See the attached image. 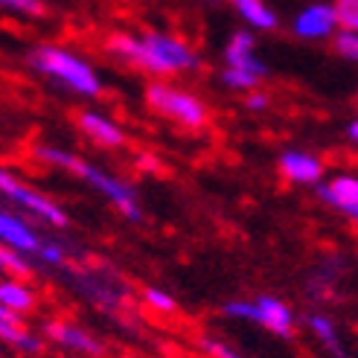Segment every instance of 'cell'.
<instances>
[{"label":"cell","mask_w":358,"mask_h":358,"mask_svg":"<svg viewBox=\"0 0 358 358\" xmlns=\"http://www.w3.org/2000/svg\"><path fill=\"white\" fill-rule=\"evenodd\" d=\"M111 50L125 62H131L149 73H181V70L199 67V56L175 35L149 32V35H114Z\"/></svg>","instance_id":"obj_1"},{"label":"cell","mask_w":358,"mask_h":358,"mask_svg":"<svg viewBox=\"0 0 358 358\" xmlns=\"http://www.w3.org/2000/svg\"><path fill=\"white\" fill-rule=\"evenodd\" d=\"M35 155H38L41 160H47V164H52V166H62V169H67V172H73L76 178H82L85 184H91L94 189H99L105 199L117 204L120 213H125V219H131V222H140V219H143L137 192H134L129 184H125V181H120V178L108 175L105 169L87 164V160L70 155V152H64V149H56V146H41Z\"/></svg>","instance_id":"obj_2"},{"label":"cell","mask_w":358,"mask_h":358,"mask_svg":"<svg viewBox=\"0 0 358 358\" xmlns=\"http://www.w3.org/2000/svg\"><path fill=\"white\" fill-rule=\"evenodd\" d=\"M32 67L41 70V73L52 76L56 82H62L70 91H76L82 96H96L102 91V82L96 76V70L87 64L85 59H79L76 52L62 50V47H41L29 56Z\"/></svg>","instance_id":"obj_3"},{"label":"cell","mask_w":358,"mask_h":358,"mask_svg":"<svg viewBox=\"0 0 358 358\" xmlns=\"http://www.w3.org/2000/svg\"><path fill=\"white\" fill-rule=\"evenodd\" d=\"M146 99H149V105H152L157 114H164V117H169L175 122H181V125H187V129H201V125L207 122L204 102L199 96L181 91V87L155 82L149 91H146Z\"/></svg>","instance_id":"obj_4"},{"label":"cell","mask_w":358,"mask_h":358,"mask_svg":"<svg viewBox=\"0 0 358 358\" xmlns=\"http://www.w3.org/2000/svg\"><path fill=\"white\" fill-rule=\"evenodd\" d=\"M224 315L242 317L250 324H259L265 329H271L280 338H292L294 332V315L277 297H257V300H230L224 306Z\"/></svg>","instance_id":"obj_5"},{"label":"cell","mask_w":358,"mask_h":358,"mask_svg":"<svg viewBox=\"0 0 358 358\" xmlns=\"http://www.w3.org/2000/svg\"><path fill=\"white\" fill-rule=\"evenodd\" d=\"M0 192L9 195V199H12L15 204H21L24 210H29L32 216L50 222L52 227H64V224H67V213H64L56 201H50L47 195H41L38 189L21 184V181H17V178H15L9 169H3V166H0Z\"/></svg>","instance_id":"obj_6"},{"label":"cell","mask_w":358,"mask_h":358,"mask_svg":"<svg viewBox=\"0 0 358 358\" xmlns=\"http://www.w3.org/2000/svg\"><path fill=\"white\" fill-rule=\"evenodd\" d=\"M0 245L38 257V254H41V248H44L47 242H44L38 234H35V227H32V224H27L24 219L12 216V213H3V210H0Z\"/></svg>","instance_id":"obj_7"},{"label":"cell","mask_w":358,"mask_h":358,"mask_svg":"<svg viewBox=\"0 0 358 358\" xmlns=\"http://www.w3.org/2000/svg\"><path fill=\"white\" fill-rule=\"evenodd\" d=\"M335 29H338V21H335V9L329 3H312L294 17V32L306 41L329 38Z\"/></svg>","instance_id":"obj_8"},{"label":"cell","mask_w":358,"mask_h":358,"mask_svg":"<svg viewBox=\"0 0 358 358\" xmlns=\"http://www.w3.org/2000/svg\"><path fill=\"white\" fill-rule=\"evenodd\" d=\"M317 195L335 210H341L344 216L350 219L358 216V178L355 175H335L332 181L317 187Z\"/></svg>","instance_id":"obj_9"},{"label":"cell","mask_w":358,"mask_h":358,"mask_svg":"<svg viewBox=\"0 0 358 358\" xmlns=\"http://www.w3.org/2000/svg\"><path fill=\"white\" fill-rule=\"evenodd\" d=\"M254 44H257L254 35H250L248 29H239V32H234V38H230L224 59H227V67H230V70H242V73H250V76L262 79L268 70H265V64L254 56Z\"/></svg>","instance_id":"obj_10"},{"label":"cell","mask_w":358,"mask_h":358,"mask_svg":"<svg viewBox=\"0 0 358 358\" xmlns=\"http://www.w3.org/2000/svg\"><path fill=\"white\" fill-rule=\"evenodd\" d=\"M280 172L294 184H317L324 178V160L309 152H282Z\"/></svg>","instance_id":"obj_11"},{"label":"cell","mask_w":358,"mask_h":358,"mask_svg":"<svg viewBox=\"0 0 358 358\" xmlns=\"http://www.w3.org/2000/svg\"><path fill=\"white\" fill-rule=\"evenodd\" d=\"M79 125H82V131L87 137H91L94 143H99V146H105V149H117V146L125 143V134H122L120 125L114 120H108V117L96 114V111H85L79 117Z\"/></svg>","instance_id":"obj_12"},{"label":"cell","mask_w":358,"mask_h":358,"mask_svg":"<svg viewBox=\"0 0 358 358\" xmlns=\"http://www.w3.org/2000/svg\"><path fill=\"white\" fill-rule=\"evenodd\" d=\"M44 332H47L56 344L70 347V350H76V352H87V355H99V352H102V344L94 341V335H87V332L79 329V327H70V324H59V320H52V324H47Z\"/></svg>","instance_id":"obj_13"},{"label":"cell","mask_w":358,"mask_h":358,"mask_svg":"<svg viewBox=\"0 0 358 358\" xmlns=\"http://www.w3.org/2000/svg\"><path fill=\"white\" fill-rule=\"evenodd\" d=\"M0 306L6 312L17 315V312H29L35 306V297L27 289L24 282H15V280H3L0 282Z\"/></svg>","instance_id":"obj_14"},{"label":"cell","mask_w":358,"mask_h":358,"mask_svg":"<svg viewBox=\"0 0 358 358\" xmlns=\"http://www.w3.org/2000/svg\"><path fill=\"white\" fill-rule=\"evenodd\" d=\"M234 6L250 27H257V29H274L277 27V15L268 9L262 0H234Z\"/></svg>","instance_id":"obj_15"},{"label":"cell","mask_w":358,"mask_h":358,"mask_svg":"<svg viewBox=\"0 0 358 358\" xmlns=\"http://www.w3.org/2000/svg\"><path fill=\"white\" fill-rule=\"evenodd\" d=\"M0 338H3V341H9L12 347H17V350H27V352L41 350L38 338L17 327V320H0Z\"/></svg>","instance_id":"obj_16"},{"label":"cell","mask_w":358,"mask_h":358,"mask_svg":"<svg viewBox=\"0 0 358 358\" xmlns=\"http://www.w3.org/2000/svg\"><path fill=\"white\" fill-rule=\"evenodd\" d=\"M309 327L317 332V338L324 341L338 358H344V350H341V344H338V335H335V324L329 317H324V315H312L309 317Z\"/></svg>","instance_id":"obj_17"},{"label":"cell","mask_w":358,"mask_h":358,"mask_svg":"<svg viewBox=\"0 0 358 358\" xmlns=\"http://www.w3.org/2000/svg\"><path fill=\"white\" fill-rule=\"evenodd\" d=\"M335 21L341 29H358V0H335Z\"/></svg>","instance_id":"obj_18"},{"label":"cell","mask_w":358,"mask_h":358,"mask_svg":"<svg viewBox=\"0 0 358 358\" xmlns=\"http://www.w3.org/2000/svg\"><path fill=\"white\" fill-rule=\"evenodd\" d=\"M335 47H338V52H341L344 59L355 62L358 59V32L341 29V32H338V38H335Z\"/></svg>","instance_id":"obj_19"},{"label":"cell","mask_w":358,"mask_h":358,"mask_svg":"<svg viewBox=\"0 0 358 358\" xmlns=\"http://www.w3.org/2000/svg\"><path fill=\"white\" fill-rule=\"evenodd\" d=\"M146 303H149V306H155L157 312H175L178 309L175 297H169L164 289H146Z\"/></svg>","instance_id":"obj_20"},{"label":"cell","mask_w":358,"mask_h":358,"mask_svg":"<svg viewBox=\"0 0 358 358\" xmlns=\"http://www.w3.org/2000/svg\"><path fill=\"white\" fill-rule=\"evenodd\" d=\"M0 268H6V271H15V274H24L29 265H27L21 257H17L15 250H9V248L0 245Z\"/></svg>","instance_id":"obj_21"},{"label":"cell","mask_w":358,"mask_h":358,"mask_svg":"<svg viewBox=\"0 0 358 358\" xmlns=\"http://www.w3.org/2000/svg\"><path fill=\"white\" fill-rule=\"evenodd\" d=\"M3 9H12V12H24V15H41L44 6L41 0H0Z\"/></svg>","instance_id":"obj_22"},{"label":"cell","mask_w":358,"mask_h":358,"mask_svg":"<svg viewBox=\"0 0 358 358\" xmlns=\"http://www.w3.org/2000/svg\"><path fill=\"white\" fill-rule=\"evenodd\" d=\"M201 347H204V352H207V355H213V358H245L242 352L230 350V347H227V344H222V341H210V338H204Z\"/></svg>","instance_id":"obj_23"},{"label":"cell","mask_w":358,"mask_h":358,"mask_svg":"<svg viewBox=\"0 0 358 358\" xmlns=\"http://www.w3.org/2000/svg\"><path fill=\"white\" fill-rule=\"evenodd\" d=\"M38 257H41L44 262H50V265H62V262H64V250L56 248V245H44Z\"/></svg>","instance_id":"obj_24"},{"label":"cell","mask_w":358,"mask_h":358,"mask_svg":"<svg viewBox=\"0 0 358 358\" xmlns=\"http://www.w3.org/2000/svg\"><path fill=\"white\" fill-rule=\"evenodd\" d=\"M248 108H254V111H262V108H268V96H262V94L248 96Z\"/></svg>","instance_id":"obj_25"},{"label":"cell","mask_w":358,"mask_h":358,"mask_svg":"<svg viewBox=\"0 0 358 358\" xmlns=\"http://www.w3.org/2000/svg\"><path fill=\"white\" fill-rule=\"evenodd\" d=\"M347 134H350V140H352V143L358 140V122H350V129H347Z\"/></svg>","instance_id":"obj_26"}]
</instances>
